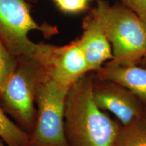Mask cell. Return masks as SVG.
Segmentation results:
<instances>
[{
	"mask_svg": "<svg viewBox=\"0 0 146 146\" xmlns=\"http://www.w3.org/2000/svg\"><path fill=\"white\" fill-rule=\"evenodd\" d=\"M94 77V72L86 73L67 93L64 130L69 146H112L121 127L95 102Z\"/></svg>",
	"mask_w": 146,
	"mask_h": 146,
	"instance_id": "cell-1",
	"label": "cell"
},
{
	"mask_svg": "<svg viewBox=\"0 0 146 146\" xmlns=\"http://www.w3.org/2000/svg\"><path fill=\"white\" fill-rule=\"evenodd\" d=\"M98 21L112 49V62L140 65L146 53V23L125 5L98 0L89 13Z\"/></svg>",
	"mask_w": 146,
	"mask_h": 146,
	"instance_id": "cell-2",
	"label": "cell"
},
{
	"mask_svg": "<svg viewBox=\"0 0 146 146\" xmlns=\"http://www.w3.org/2000/svg\"><path fill=\"white\" fill-rule=\"evenodd\" d=\"M47 78L34 58H18L17 66L0 94V106L8 116L30 134L36 119V90Z\"/></svg>",
	"mask_w": 146,
	"mask_h": 146,
	"instance_id": "cell-3",
	"label": "cell"
},
{
	"mask_svg": "<svg viewBox=\"0 0 146 146\" xmlns=\"http://www.w3.org/2000/svg\"><path fill=\"white\" fill-rule=\"evenodd\" d=\"M45 78L36 90L35 123L28 146H69L64 130V108L68 91Z\"/></svg>",
	"mask_w": 146,
	"mask_h": 146,
	"instance_id": "cell-4",
	"label": "cell"
},
{
	"mask_svg": "<svg viewBox=\"0 0 146 146\" xmlns=\"http://www.w3.org/2000/svg\"><path fill=\"white\" fill-rule=\"evenodd\" d=\"M35 30L47 37L58 33L56 27L36 23L26 0H0V41L11 54L33 58L39 43L31 41L28 35Z\"/></svg>",
	"mask_w": 146,
	"mask_h": 146,
	"instance_id": "cell-5",
	"label": "cell"
},
{
	"mask_svg": "<svg viewBox=\"0 0 146 146\" xmlns=\"http://www.w3.org/2000/svg\"><path fill=\"white\" fill-rule=\"evenodd\" d=\"M33 58L41 66L45 77L68 89L90 72L78 39L63 46L39 43Z\"/></svg>",
	"mask_w": 146,
	"mask_h": 146,
	"instance_id": "cell-6",
	"label": "cell"
},
{
	"mask_svg": "<svg viewBox=\"0 0 146 146\" xmlns=\"http://www.w3.org/2000/svg\"><path fill=\"white\" fill-rule=\"evenodd\" d=\"M93 95L103 111L112 113L123 126L143 117L146 106L130 90L115 82L101 80L94 75Z\"/></svg>",
	"mask_w": 146,
	"mask_h": 146,
	"instance_id": "cell-7",
	"label": "cell"
},
{
	"mask_svg": "<svg viewBox=\"0 0 146 146\" xmlns=\"http://www.w3.org/2000/svg\"><path fill=\"white\" fill-rule=\"evenodd\" d=\"M78 41L90 72H96L112 59L110 43L100 24L91 14L83 19V34Z\"/></svg>",
	"mask_w": 146,
	"mask_h": 146,
	"instance_id": "cell-8",
	"label": "cell"
},
{
	"mask_svg": "<svg viewBox=\"0 0 146 146\" xmlns=\"http://www.w3.org/2000/svg\"><path fill=\"white\" fill-rule=\"evenodd\" d=\"M94 72L96 78L117 83L130 90L146 106V67L109 61Z\"/></svg>",
	"mask_w": 146,
	"mask_h": 146,
	"instance_id": "cell-9",
	"label": "cell"
},
{
	"mask_svg": "<svg viewBox=\"0 0 146 146\" xmlns=\"http://www.w3.org/2000/svg\"><path fill=\"white\" fill-rule=\"evenodd\" d=\"M112 146H146V117L121 125Z\"/></svg>",
	"mask_w": 146,
	"mask_h": 146,
	"instance_id": "cell-10",
	"label": "cell"
},
{
	"mask_svg": "<svg viewBox=\"0 0 146 146\" xmlns=\"http://www.w3.org/2000/svg\"><path fill=\"white\" fill-rule=\"evenodd\" d=\"M0 139L7 146H28L29 134L9 118L0 106Z\"/></svg>",
	"mask_w": 146,
	"mask_h": 146,
	"instance_id": "cell-11",
	"label": "cell"
},
{
	"mask_svg": "<svg viewBox=\"0 0 146 146\" xmlns=\"http://www.w3.org/2000/svg\"><path fill=\"white\" fill-rule=\"evenodd\" d=\"M18 64L15 57L0 41V94Z\"/></svg>",
	"mask_w": 146,
	"mask_h": 146,
	"instance_id": "cell-12",
	"label": "cell"
},
{
	"mask_svg": "<svg viewBox=\"0 0 146 146\" xmlns=\"http://www.w3.org/2000/svg\"><path fill=\"white\" fill-rule=\"evenodd\" d=\"M60 11L66 14H78L88 9L91 0H53Z\"/></svg>",
	"mask_w": 146,
	"mask_h": 146,
	"instance_id": "cell-13",
	"label": "cell"
},
{
	"mask_svg": "<svg viewBox=\"0 0 146 146\" xmlns=\"http://www.w3.org/2000/svg\"><path fill=\"white\" fill-rule=\"evenodd\" d=\"M146 23V0H117Z\"/></svg>",
	"mask_w": 146,
	"mask_h": 146,
	"instance_id": "cell-14",
	"label": "cell"
},
{
	"mask_svg": "<svg viewBox=\"0 0 146 146\" xmlns=\"http://www.w3.org/2000/svg\"><path fill=\"white\" fill-rule=\"evenodd\" d=\"M141 64H143V65H145V66L146 65V53H145V54L144 55V57L143 58V60H142Z\"/></svg>",
	"mask_w": 146,
	"mask_h": 146,
	"instance_id": "cell-15",
	"label": "cell"
},
{
	"mask_svg": "<svg viewBox=\"0 0 146 146\" xmlns=\"http://www.w3.org/2000/svg\"><path fill=\"white\" fill-rule=\"evenodd\" d=\"M0 146H7L6 145H5V144L4 143V142H3L2 140L1 139H0Z\"/></svg>",
	"mask_w": 146,
	"mask_h": 146,
	"instance_id": "cell-16",
	"label": "cell"
},
{
	"mask_svg": "<svg viewBox=\"0 0 146 146\" xmlns=\"http://www.w3.org/2000/svg\"><path fill=\"white\" fill-rule=\"evenodd\" d=\"M27 1H30V2H34V3H35V2H36V1H38V0H27Z\"/></svg>",
	"mask_w": 146,
	"mask_h": 146,
	"instance_id": "cell-17",
	"label": "cell"
},
{
	"mask_svg": "<svg viewBox=\"0 0 146 146\" xmlns=\"http://www.w3.org/2000/svg\"><path fill=\"white\" fill-rule=\"evenodd\" d=\"M145 116L146 117V110H145Z\"/></svg>",
	"mask_w": 146,
	"mask_h": 146,
	"instance_id": "cell-18",
	"label": "cell"
}]
</instances>
